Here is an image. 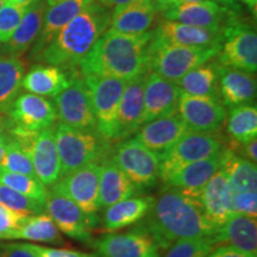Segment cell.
Instances as JSON below:
<instances>
[{"mask_svg":"<svg viewBox=\"0 0 257 257\" xmlns=\"http://www.w3.org/2000/svg\"><path fill=\"white\" fill-rule=\"evenodd\" d=\"M136 229L149 234L163 250L181 239L213 237L217 231L205 217L198 199L167 185Z\"/></svg>","mask_w":257,"mask_h":257,"instance_id":"1","label":"cell"},{"mask_svg":"<svg viewBox=\"0 0 257 257\" xmlns=\"http://www.w3.org/2000/svg\"><path fill=\"white\" fill-rule=\"evenodd\" d=\"M153 31L141 35L119 34L107 29L79 63L82 76L96 75L127 82L148 72V49Z\"/></svg>","mask_w":257,"mask_h":257,"instance_id":"2","label":"cell"},{"mask_svg":"<svg viewBox=\"0 0 257 257\" xmlns=\"http://www.w3.org/2000/svg\"><path fill=\"white\" fill-rule=\"evenodd\" d=\"M111 17L110 9L93 0L64 25L35 59L56 67L79 66L96 40L110 28Z\"/></svg>","mask_w":257,"mask_h":257,"instance_id":"3","label":"cell"},{"mask_svg":"<svg viewBox=\"0 0 257 257\" xmlns=\"http://www.w3.org/2000/svg\"><path fill=\"white\" fill-rule=\"evenodd\" d=\"M57 154L62 176L75 172L89 163L107 159L110 147L96 133L76 130L60 123L54 127Z\"/></svg>","mask_w":257,"mask_h":257,"instance_id":"4","label":"cell"},{"mask_svg":"<svg viewBox=\"0 0 257 257\" xmlns=\"http://www.w3.org/2000/svg\"><path fill=\"white\" fill-rule=\"evenodd\" d=\"M219 50L220 47H185L156 43L150 40L148 72L156 73L169 81L178 82L185 74L213 60Z\"/></svg>","mask_w":257,"mask_h":257,"instance_id":"5","label":"cell"},{"mask_svg":"<svg viewBox=\"0 0 257 257\" xmlns=\"http://www.w3.org/2000/svg\"><path fill=\"white\" fill-rule=\"evenodd\" d=\"M111 161L138 189L150 188L160 178V157L136 138H126L115 147Z\"/></svg>","mask_w":257,"mask_h":257,"instance_id":"6","label":"cell"},{"mask_svg":"<svg viewBox=\"0 0 257 257\" xmlns=\"http://www.w3.org/2000/svg\"><path fill=\"white\" fill-rule=\"evenodd\" d=\"M82 78L91 95L96 134L107 142L114 141L118 107L126 82L119 79L96 75Z\"/></svg>","mask_w":257,"mask_h":257,"instance_id":"7","label":"cell"},{"mask_svg":"<svg viewBox=\"0 0 257 257\" xmlns=\"http://www.w3.org/2000/svg\"><path fill=\"white\" fill-rule=\"evenodd\" d=\"M226 146L217 134L187 131L165 156L161 159L160 178L163 182L180 167L206 160L219 154Z\"/></svg>","mask_w":257,"mask_h":257,"instance_id":"8","label":"cell"},{"mask_svg":"<svg viewBox=\"0 0 257 257\" xmlns=\"http://www.w3.org/2000/svg\"><path fill=\"white\" fill-rule=\"evenodd\" d=\"M219 66L255 73L257 69V35L251 25L233 21L223 31V41L217 54Z\"/></svg>","mask_w":257,"mask_h":257,"instance_id":"9","label":"cell"},{"mask_svg":"<svg viewBox=\"0 0 257 257\" xmlns=\"http://www.w3.org/2000/svg\"><path fill=\"white\" fill-rule=\"evenodd\" d=\"M54 105L61 123L76 130L96 133L91 95L82 76H75L68 87L55 96Z\"/></svg>","mask_w":257,"mask_h":257,"instance_id":"10","label":"cell"},{"mask_svg":"<svg viewBox=\"0 0 257 257\" xmlns=\"http://www.w3.org/2000/svg\"><path fill=\"white\" fill-rule=\"evenodd\" d=\"M99 179H100V165L89 163L75 170L72 174L63 176L55 185H53L70 200L75 202L83 213L91 218L95 226L99 224V218L96 216L99 211Z\"/></svg>","mask_w":257,"mask_h":257,"instance_id":"11","label":"cell"},{"mask_svg":"<svg viewBox=\"0 0 257 257\" xmlns=\"http://www.w3.org/2000/svg\"><path fill=\"white\" fill-rule=\"evenodd\" d=\"M48 191L46 208L57 229L70 238L82 243L92 242L91 229L95 225L81 208L54 186Z\"/></svg>","mask_w":257,"mask_h":257,"instance_id":"12","label":"cell"},{"mask_svg":"<svg viewBox=\"0 0 257 257\" xmlns=\"http://www.w3.org/2000/svg\"><path fill=\"white\" fill-rule=\"evenodd\" d=\"M162 14L166 21L216 31H224L227 25L238 19L233 10L221 6L212 0L178 4L163 11Z\"/></svg>","mask_w":257,"mask_h":257,"instance_id":"13","label":"cell"},{"mask_svg":"<svg viewBox=\"0 0 257 257\" xmlns=\"http://www.w3.org/2000/svg\"><path fill=\"white\" fill-rule=\"evenodd\" d=\"M178 112L188 131L195 133L216 134L223 127L227 117L226 108L221 101L182 92L180 93Z\"/></svg>","mask_w":257,"mask_h":257,"instance_id":"14","label":"cell"},{"mask_svg":"<svg viewBox=\"0 0 257 257\" xmlns=\"http://www.w3.org/2000/svg\"><path fill=\"white\" fill-rule=\"evenodd\" d=\"M12 126L40 133L51 127L57 120L55 105L44 96L25 93L18 95L8 111Z\"/></svg>","mask_w":257,"mask_h":257,"instance_id":"15","label":"cell"},{"mask_svg":"<svg viewBox=\"0 0 257 257\" xmlns=\"http://www.w3.org/2000/svg\"><path fill=\"white\" fill-rule=\"evenodd\" d=\"M93 248L104 257H161L155 240L140 229L105 234L93 242Z\"/></svg>","mask_w":257,"mask_h":257,"instance_id":"16","label":"cell"},{"mask_svg":"<svg viewBox=\"0 0 257 257\" xmlns=\"http://www.w3.org/2000/svg\"><path fill=\"white\" fill-rule=\"evenodd\" d=\"M181 89L175 82L149 72L144 85L142 125L178 112Z\"/></svg>","mask_w":257,"mask_h":257,"instance_id":"17","label":"cell"},{"mask_svg":"<svg viewBox=\"0 0 257 257\" xmlns=\"http://www.w3.org/2000/svg\"><path fill=\"white\" fill-rule=\"evenodd\" d=\"M227 154H229V149L225 147L219 154L210 157V159L197 161V162L180 167L167 178L165 184L199 200L205 185L207 184L211 176L218 169L221 168L226 160Z\"/></svg>","mask_w":257,"mask_h":257,"instance_id":"18","label":"cell"},{"mask_svg":"<svg viewBox=\"0 0 257 257\" xmlns=\"http://www.w3.org/2000/svg\"><path fill=\"white\" fill-rule=\"evenodd\" d=\"M187 131V125L182 118L174 113L142 125L137 130L135 138L155 153L161 160Z\"/></svg>","mask_w":257,"mask_h":257,"instance_id":"19","label":"cell"},{"mask_svg":"<svg viewBox=\"0 0 257 257\" xmlns=\"http://www.w3.org/2000/svg\"><path fill=\"white\" fill-rule=\"evenodd\" d=\"M149 72L141 74L125 83L118 107L114 141L126 140L142 126L144 85Z\"/></svg>","mask_w":257,"mask_h":257,"instance_id":"20","label":"cell"},{"mask_svg":"<svg viewBox=\"0 0 257 257\" xmlns=\"http://www.w3.org/2000/svg\"><path fill=\"white\" fill-rule=\"evenodd\" d=\"M27 150L30 154L36 178L46 187L55 185L62 178L53 126L35 135Z\"/></svg>","mask_w":257,"mask_h":257,"instance_id":"21","label":"cell"},{"mask_svg":"<svg viewBox=\"0 0 257 257\" xmlns=\"http://www.w3.org/2000/svg\"><path fill=\"white\" fill-rule=\"evenodd\" d=\"M214 246H229L249 257H257L256 218L232 213L212 237Z\"/></svg>","mask_w":257,"mask_h":257,"instance_id":"22","label":"cell"},{"mask_svg":"<svg viewBox=\"0 0 257 257\" xmlns=\"http://www.w3.org/2000/svg\"><path fill=\"white\" fill-rule=\"evenodd\" d=\"M152 41L156 43L176 44V46L185 47H221L223 31L208 30V29L193 27L178 22L165 21L153 31Z\"/></svg>","mask_w":257,"mask_h":257,"instance_id":"23","label":"cell"},{"mask_svg":"<svg viewBox=\"0 0 257 257\" xmlns=\"http://www.w3.org/2000/svg\"><path fill=\"white\" fill-rule=\"evenodd\" d=\"M199 202L205 217L217 229L233 213L231 208L229 180L223 166L211 176L207 184L205 185L199 197Z\"/></svg>","mask_w":257,"mask_h":257,"instance_id":"24","label":"cell"},{"mask_svg":"<svg viewBox=\"0 0 257 257\" xmlns=\"http://www.w3.org/2000/svg\"><path fill=\"white\" fill-rule=\"evenodd\" d=\"M157 11L152 0H134L112 11L110 30L119 34L141 36L150 31Z\"/></svg>","mask_w":257,"mask_h":257,"instance_id":"25","label":"cell"},{"mask_svg":"<svg viewBox=\"0 0 257 257\" xmlns=\"http://www.w3.org/2000/svg\"><path fill=\"white\" fill-rule=\"evenodd\" d=\"M219 92L224 106L251 105L256 99V78L245 70L219 66Z\"/></svg>","mask_w":257,"mask_h":257,"instance_id":"26","label":"cell"},{"mask_svg":"<svg viewBox=\"0 0 257 257\" xmlns=\"http://www.w3.org/2000/svg\"><path fill=\"white\" fill-rule=\"evenodd\" d=\"M92 2L93 0H63L59 4L49 6V9L44 12L43 23H42L40 35L35 41L31 56L36 57L50 43L51 40L62 30L64 25L72 21L79 12H81Z\"/></svg>","mask_w":257,"mask_h":257,"instance_id":"27","label":"cell"},{"mask_svg":"<svg viewBox=\"0 0 257 257\" xmlns=\"http://www.w3.org/2000/svg\"><path fill=\"white\" fill-rule=\"evenodd\" d=\"M137 192L138 189L135 187V185L112 162L111 159L102 161L100 165V179H99V210L110 207L115 202L125 199L133 198Z\"/></svg>","mask_w":257,"mask_h":257,"instance_id":"28","label":"cell"},{"mask_svg":"<svg viewBox=\"0 0 257 257\" xmlns=\"http://www.w3.org/2000/svg\"><path fill=\"white\" fill-rule=\"evenodd\" d=\"M46 10L47 4L44 0H35L25 8L23 17L8 42L6 51L9 55L21 57L35 43L40 35Z\"/></svg>","mask_w":257,"mask_h":257,"instance_id":"29","label":"cell"},{"mask_svg":"<svg viewBox=\"0 0 257 257\" xmlns=\"http://www.w3.org/2000/svg\"><path fill=\"white\" fill-rule=\"evenodd\" d=\"M74 78H69L61 67L37 64L25 74L22 86L32 94L55 98L68 87Z\"/></svg>","mask_w":257,"mask_h":257,"instance_id":"30","label":"cell"},{"mask_svg":"<svg viewBox=\"0 0 257 257\" xmlns=\"http://www.w3.org/2000/svg\"><path fill=\"white\" fill-rule=\"evenodd\" d=\"M154 200V197H137L115 202L112 206L106 208L104 231L112 232L138 223L152 208Z\"/></svg>","mask_w":257,"mask_h":257,"instance_id":"31","label":"cell"},{"mask_svg":"<svg viewBox=\"0 0 257 257\" xmlns=\"http://www.w3.org/2000/svg\"><path fill=\"white\" fill-rule=\"evenodd\" d=\"M219 64L210 62L201 64L195 69L185 74L178 82H175L182 93L194 96H206L221 101L219 92Z\"/></svg>","mask_w":257,"mask_h":257,"instance_id":"32","label":"cell"},{"mask_svg":"<svg viewBox=\"0 0 257 257\" xmlns=\"http://www.w3.org/2000/svg\"><path fill=\"white\" fill-rule=\"evenodd\" d=\"M25 64L21 57L0 56V112H8L23 86Z\"/></svg>","mask_w":257,"mask_h":257,"instance_id":"33","label":"cell"},{"mask_svg":"<svg viewBox=\"0 0 257 257\" xmlns=\"http://www.w3.org/2000/svg\"><path fill=\"white\" fill-rule=\"evenodd\" d=\"M223 168L229 180L231 195L257 192L256 163L236 155L229 149Z\"/></svg>","mask_w":257,"mask_h":257,"instance_id":"34","label":"cell"},{"mask_svg":"<svg viewBox=\"0 0 257 257\" xmlns=\"http://www.w3.org/2000/svg\"><path fill=\"white\" fill-rule=\"evenodd\" d=\"M12 239H28L32 242L63 245L64 239L61 236L56 224L47 214L29 216L27 221L16 231Z\"/></svg>","mask_w":257,"mask_h":257,"instance_id":"35","label":"cell"},{"mask_svg":"<svg viewBox=\"0 0 257 257\" xmlns=\"http://www.w3.org/2000/svg\"><path fill=\"white\" fill-rule=\"evenodd\" d=\"M227 133L231 140L245 144L257 137V107L256 105H242L230 108L227 120Z\"/></svg>","mask_w":257,"mask_h":257,"instance_id":"36","label":"cell"},{"mask_svg":"<svg viewBox=\"0 0 257 257\" xmlns=\"http://www.w3.org/2000/svg\"><path fill=\"white\" fill-rule=\"evenodd\" d=\"M0 184L15 189L16 192L37 201L38 204L46 207L48 191L46 186L37 178L18 174V173L9 172V170L0 168Z\"/></svg>","mask_w":257,"mask_h":257,"instance_id":"37","label":"cell"},{"mask_svg":"<svg viewBox=\"0 0 257 257\" xmlns=\"http://www.w3.org/2000/svg\"><path fill=\"white\" fill-rule=\"evenodd\" d=\"M9 143L6 147V152L0 162V168L9 170V172L18 173L36 178L34 166H32L30 154L28 150L18 142L16 138L9 135Z\"/></svg>","mask_w":257,"mask_h":257,"instance_id":"38","label":"cell"},{"mask_svg":"<svg viewBox=\"0 0 257 257\" xmlns=\"http://www.w3.org/2000/svg\"><path fill=\"white\" fill-rule=\"evenodd\" d=\"M214 248L212 237L181 239L172 244L163 257H207Z\"/></svg>","mask_w":257,"mask_h":257,"instance_id":"39","label":"cell"},{"mask_svg":"<svg viewBox=\"0 0 257 257\" xmlns=\"http://www.w3.org/2000/svg\"><path fill=\"white\" fill-rule=\"evenodd\" d=\"M0 205L12 211L28 214V216L42 214L46 208L43 205L38 204L37 201L25 197V195L3 184H0Z\"/></svg>","mask_w":257,"mask_h":257,"instance_id":"40","label":"cell"},{"mask_svg":"<svg viewBox=\"0 0 257 257\" xmlns=\"http://www.w3.org/2000/svg\"><path fill=\"white\" fill-rule=\"evenodd\" d=\"M24 11L25 8H21L10 2H6L0 9V42L8 43L10 41L23 17Z\"/></svg>","mask_w":257,"mask_h":257,"instance_id":"41","label":"cell"},{"mask_svg":"<svg viewBox=\"0 0 257 257\" xmlns=\"http://www.w3.org/2000/svg\"><path fill=\"white\" fill-rule=\"evenodd\" d=\"M29 218L28 214L12 211L0 205V239H12V236Z\"/></svg>","mask_w":257,"mask_h":257,"instance_id":"42","label":"cell"},{"mask_svg":"<svg viewBox=\"0 0 257 257\" xmlns=\"http://www.w3.org/2000/svg\"><path fill=\"white\" fill-rule=\"evenodd\" d=\"M231 208L233 213L257 217V192L231 195Z\"/></svg>","mask_w":257,"mask_h":257,"instance_id":"43","label":"cell"},{"mask_svg":"<svg viewBox=\"0 0 257 257\" xmlns=\"http://www.w3.org/2000/svg\"><path fill=\"white\" fill-rule=\"evenodd\" d=\"M37 257H98L93 253H85L75 251V250L47 248V246L37 245V244H25Z\"/></svg>","mask_w":257,"mask_h":257,"instance_id":"44","label":"cell"},{"mask_svg":"<svg viewBox=\"0 0 257 257\" xmlns=\"http://www.w3.org/2000/svg\"><path fill=\"white\" fill-rule=\"evenodd\" d=\"M0 248H2L0 257H37L25 244H5Z\"/></svg>","mask_w":257,"mask_h":257,"instance_id":"45","label":"cell"},{"mask_svg":"<svg viewBox=\"0 0 257 257\" xmlns=\"http://www.w3.org/2000/svg\"><path fill=\"white\" fill-rule=\"evenodd\" d=\"M207 257H249L244 253L237 251L229 246H218V248L208 253Z\"/></svg>","mask_w":257,"mask_h":257,"instance_id":"46","label":"cell"},{"mask_svg":"<svg viewBox=\"0 0 257 257\" xmlns=\"http://www.w3.org/2000/svg\"><path fill=\"white\" fill-rule=\"evenodd\" d=\"M240 149H242V153L244 154V157H245V159H248L249 161H251V162L256 163L257 161V141L256 140H252L248 143L243 144V146L240 147Z\"/></svg>","mask_w":257,"mask_h":257,"instance_id":"47","label":"cell"},{"mask_svg":"<svg viewBox=\"0 0 257 257\" xmlns=\"http://www.w3.org/2000/svg\"><path fill=\"white\" fill-rule=\"evenodd\" d=\"M100 4L106 6L110 10H115L118 8H121V6L128 4V3L134 2V0H98Z\"/></svg>","mask_w":257,"mask_h":257,"instance_id":"48","label":"cell"},{"mask_svg":"<svg viewBox=\"0 0 257 257\" xmlns=\"http://www.w3.org/2000/svg\"><path fill=\"white\" fill-rule=\"evenodd\" d=\"M152 3L157 12H163L175 5V0H152Z\"/></svg>","mask_w":257,"mask_h":257,"instance_id":"49","label":"cell"},{"mask_svg":"<svg viewBox=\"0 0 257 257\" xmlns=\"http://www.w3.org/2000/svg\"><path fill=\"white\" fill-rule=\"evenodd\" d=\"M9 138H10L9 135H3V136L0 137V162H2L3 157H4V154L6 152V147H8Z\"/></svg>","mask_w":257,"mask_h":257,"instance_id":"50","label":"cell"},{"mask_svg":"<svg viewBox=\"0 0 257 257\" xmlns=\"http://www.w3.org/2000/svg\"><path fill=\"white\" fill-rule=\"evenodd\" d=\"M214 3H217V4L221 6H225V8L230 10H238V5L236 4L234 0H214Z\"/></svg>","mask_w":257,"mask_h":257,"instance_id":"51","label":"cell"},{"mask_svg":"<svg viewBox=\"0 0 257 257\" xmlns=\"http://www.w3.org/2000/svg\"><path fill=\"white\" fill-rule=\"evenodd\" d=\"M8 2L12 3V4L17 5V6H21V8H27L31 4V3H34L35 0H8Z\"/></svg>","mask_w":257,"mask_h":257,"instance_id":"52","label":"cell"},{"mask_svg":"<svg viewBox=\"0 0 257 257\" xmlns=\"http://www.w3.org/2000/svg\"><path fill=\"white\" fill-rule=\"evenodd\" d=\"M6 126H8V121H6L3 117H0V137L4 135V131H5Z\"/></svg>","mask_w":257,"mask_h":257,"instance_id":"53","label":"cell"},{"mask_svg":"<svg viewBox=\"0 0 257 257\" xmlns=\"http://www.w3.org/2000/svg\"><path fill=\"white\" fill-rule=\"evenodd\" d=\"M199 2H204V0H175V5L185 4V3H199Z\"/></svg>","mask_w":257,"mask_h":257,"instance_id":"54","label":"cell"},{"mask_svg":"<svg viewBox=\"0 0 257 257\" xmlns=\"http://www.w3.org/2000/svg\"><path fill=\"white\" fill-rule=\"evenodd\" d=\"M44 2H46V4L48 6H54V5L59 4V3H61V2H63V0H44Z\"/></svg>","mask_w":257,"mask_h":257,"instance_id":"55","label":"cell"},{"mask_svg":"<svg viewBox=\"0 0 257 257\" xmlns=\"http://www.w3.org/2000/svg\"><path fill=\"white\" fill-rule=\"evenodd\" d=\"M240 2H243V3H245L246 5H249V6H255L256 5V2L257 0H240Z\"/></svg>","mask_w":257,"mask_h":257,"instance_id":"56","label":"cell"},{"mask_svg":"<svg viewBox=\"0 0 257 257\" xmlns=\"http://www.w3.org/2000/svg\"><path fill=\"white\" fill-rule=\"evenodd\" d=\"M6 2H8V0H0V9H2L3 6L5 5V3H6Z\"/></svg>","mask_w":257,"mask_h":257,"instance_id":"57","label":"cell"}]
</instances>
